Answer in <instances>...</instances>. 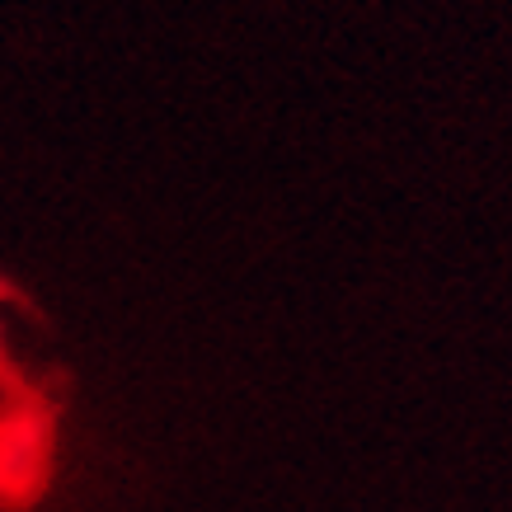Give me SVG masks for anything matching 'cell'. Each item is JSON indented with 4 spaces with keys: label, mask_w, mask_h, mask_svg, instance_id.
<instances>
[{
    "label": "cell",
    "mask_w": 512,
    "mask_h": 512,
    "mask_svg": "<svg viewBox=\"0 0 512 512\" xmlns=\"http://www.w3.org/2000/svg\"><path fill=\"white\" fill-rule=\"evenodd\" d=\"M57 456H62L57 409L33 390L0 395V512L38 508L52 494Z\"/></svg>",
    "instance_id": "1"
}]
</instances>
